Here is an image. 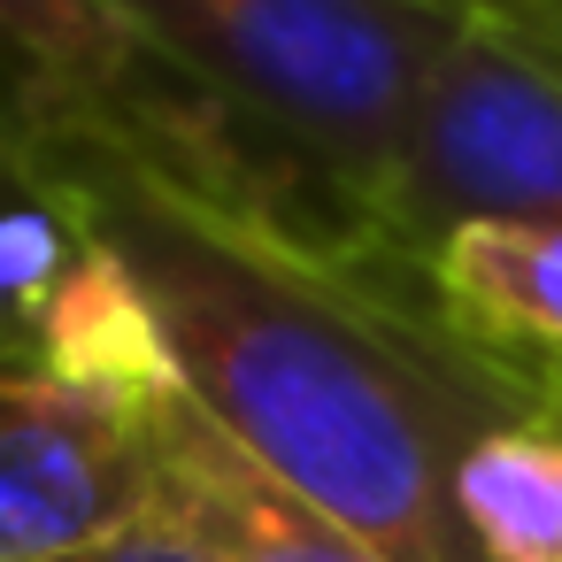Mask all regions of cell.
<instances>
[{"label": "cell", "mask_w": 562, "mask_h": 562, "mask_svg": "<svg viewBox=\"0 0 562 562\" xmlns=\"http://www.w3.org/2000/svg\"><path fill=\"white\" fill-rule=\"evenodd\" d=\"M285 193L301 224L347 247L462 16L431 0H109Z\"/></svg>", "instance_id": "7a4b0ae2"}, {"label": "cell", "mask_w": 562, "mask_h": 562, "mask_svg": "<svg viewBox=\"0 0 562 562\" xmlns=\"http://www.w3.org/2000/svg\"><path fill=\"white\" fill-rule=\"evenodd\" d=\"M78 255H86V232L47 193L32 147L0 116V347L24 339V324L40 316V301L63 285V270Z\"/></svg>", "instance_id": "9c48e42d"}, {"label": "cell", "mask_w": 562, "mask_h": 562, "mask_svg": "<svg viewBox=\"0 0 562 562\" xmlns=\"http://www.w3.org/2000/svg\"><path fill=\"white\" fill-rule=\"evenodd\" d=\"M178 362L116 255L86 239L0 347V562H70L155 524Z\"/></svg>", "instance_id": "3957f363"}, {"label": "cell", "mask_w": 562, "mask_h": 562, "mask_svg": "<svg viewBox=\"0 0 562 562\" xmlns=\"http://www.w3.org/2000/svg\"><path fill=\"white\" fill-rule=\"evenodd\" d=\"M454 524L477 562H562V416H516L462 447Z\"/></svg>", "instance_id": "ba28073f"}, {"label": "cell", "mask_w": 562, "mask_h": 562, "mask_svg": "<svg viewBox=\"0 0 562 562\" xmlns=\"http://www.w3.org/2000/svg\"><path fill=\"white\" fill-rule=\"evenodd\" d=\"M70 562H201L170 524H132V531H116L109 547H86V554H70Z\"/></svg>", "instance_id": "8fae6325"}, {"label": "cell", "mask_w": 562, "mask_h": 562, "mask_svg": "<svg viewBox=\"0 0 562 562\" xmlns=\"http://www.w3.org/2000/svg\"><path fill=\"white\" fill-rule=\"evenodd\" d=\"M508 216L562 224V55L493 24H462L385 178L355 209L347 255L408 285L424 247Z\"/></svg>", "instance_id": "277c9868"}, {"label": "cell", "mask_w": 562, "mask_h": 562, "mask_svg": "<svg viewBox=\"0 0 562 562\" xmlns=\"http://www.w3.org/2000/svg\"><path fill=\"white\" fill-rule=\"evenodd\" d=\"M408 293L516 401L562 416V224H462L424 247Z\"/></svg>", "instance_id": "5b68a950"}, {"label": "cell", "mask_w": 562, "mask_h": 562, "mask_svg": "<svg viewBox=\"0 0 562 562\" xmlns=\"http://www.w3.org/2000/svg\"><path fill=\"white\" fill-rule=\"evenodd\" d=\"M32 162L124 262L186 393L255 462L393 562H477L454 524V462L539 408L470 362L408 285L301 224L186 86L78 124Z\"/></svg>", "instance_id": "6da1fadb"}, {"label": "cell", "mask_w": 562, "mask_h": 562, "mask_svg": "<svg viewBox=\"0 0 562 562\" xmlns=\"http://www.w3.org/2000/svg\"><path fill=\"white\" fill-rule=\"evenodd\" d=\"M162 86L170 70H155L109 0H0V116L24 147L124 116Z\"/></svg>", "instance_id": "52a82bcc"}, {"label": "cell", "mask_w": 562, "mask_h": 562, "mask_svg": "<svg viewBox=\"0 0 562 562\" xmlns=\"http://www.w3.org/2000/svg\"><path fill=\"white\" fill-rule=\"evenodd\" d=\"M431 9H447L462 24H493L508 40H531V47L562 55V0H431Z\"/></svg>", "instance_id": "30bf717a"}, {"label": "cell", "mask_w": 562, "mask_h": 562, "mask_svg": "<svg viewBox=\"0 0 562 562\" xmlns=\"http://www.w3.org/2000/svg\"><path fill=\"white\" fill-rule=\"evenodd\" d=\"M155 524H170L201 562H393L378 539H362L347 516L285 485L270 462H255L178 378L162 401V485Z\"/></svg>", "instance_id": "8992f818"}]
</instances>
